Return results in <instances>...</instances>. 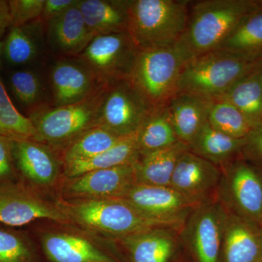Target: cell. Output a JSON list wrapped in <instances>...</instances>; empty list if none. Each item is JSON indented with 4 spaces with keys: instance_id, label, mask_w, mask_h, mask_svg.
Instances as JSON below:
<instances>
[{
    "instance_id": "40",
    "label": "cell",
    "mask_w": 262,
    "mask_h": 262,
    "mask_svg": "<svg viewBox=\"0 0 262 262\" xmlns=\"http://www.w3.org/2000/svg\"><path fill=\"white\" fill-rule=\"evenodd\" d=\"M177 262H189V261H187V258H186L185 256H184V255H183L182 257L179 258L178 261H177Z\"/></svg>"
},
{
    "instance_id": "27",
    "label": "cell",
    "mask_w": 262,
    "mask_h": 262,
    "mask_svg": "<svg viewBox=\"0 0 262 262\" xmlns=\"http://www.w3.org/2000/svg\"><path fill=\"white\" fill-rule=\"evenodd\" d=\"M140 158L136 136L122 138L113 147L89 159L64 165V177L71 178L93 171L134 165Z\"/></svg>"
},
{
    "instance_id": "21",
    "label": "cell",
    "mask_w": 262,
    "mask_h": 262,
    "mask_svg": "<svg viewBox=\"0 0 262 262\" xmlns=\"http://www.w3.org/2000/svg\"><path fill=\"white\" fill-rule=\"evenodd\" d=\"M219 262H262V225L228 213Z\"/></svg>"
},
{
    "instance_id": "26",
    "label": "cell",
    "mask_w": 262,
    "mask_h": 262,
    "mask_svg": "<svg viewBox=\"0 0 262 262\" xmlns=\"http://www.w3.org/2000/svg\"><path fill=\"white\" fill-rule=\"evenodd\" d=\"M244 139H235L215 130L208 122L189 144V151L221 167L238 158Z\"/></svg>"
},
{
    "instance_id": "10",
    "label": "cell",
    "mask_w": 262,
    "mask_h": 262,
    "mask_svg": "<svg viewBox=\"0 0 262 262\" xmlns=\"http://www.w3.org/2000/svg\"><path fill=\"white\" fill-rule=\"evenodd\" d=\"M10 139L19 180L57 199L64 177L59 151L35 139Z\"/></svg>"
},
{
    "instance_id": "20",
    "label": "cell",
    "mask_w": 262,
    "mask_h": 262,
    "mask_svg": "<svg viewBox=\"0 0 262 262\" xmlns=\"http://www.w3.org/2000/svg\"><path fill=\"white\" fill-rule=\"evenodd\" d=\"M45 25L39 19L10 27L2 46V61L13 69L42 67L47 63Z\"/></svg>"
},
{
    "instance_id": "3",
    "label": "cell",
    "mask_w": 262,
    "mask_h": 262,
    "mask_svg": "<svg viewBox=\"0 0 262 262\" xmlns=\"http://www.w3.org/2000/svg\"><path fill=\"white\" fill-rule=\"evenodd\" d=\"M189 0H131L128 33L141 50L173 47L187 27Z\"/></svg>"
},
{
    "instance_id": "6",
    "label": "cell",
    "mask_w": 262,
    "mask_h": 262,
    "mask_svg": "<svg viewBox=\"0 0 262 262\" xmlns=\"http://www.w3.org/2000/svg\"><path fill=\"white\" fill-rule=\"evenodd\" d=\"M108 84L79 102L46 106L28 115L37 132V140L60 151L85 131L97 126Z\"/></svg>"
},
{
    "instance_id": "15",
    "label": "cell",
    "mask_w": 262,
    "mask_h": 262,
    "mask_svg": "<svg viewBox=\"0 0 262 262\" xmlns=\"http://www.w3.org/2000/svg\"><path fill=\"white\" fill-rule=\"evenodd\" d=\"M151 220L181 229L199 206L170 187L135 184L122 196Z\"/></svg>"
},
{
    "instance_id": "29",
    "label": "cell",
    "mask_w": 262,
    "mask_h": 262,
    "mask_svg": "<svg viewBox=\"0 0 262 262\" xmlns=\"http://www.w3.org/2000/svg\"><path fill=\"white\" fill-rule=\"evenodd\" d=\"M218 50L248 61H262V5L243 19Z\"/></svg>"
},
{
    "instance_id": "2",
    "label": "cell",
    "mask_w": 262,
    "mask_h": 262,
    "mask_svg": "<svg viewBox=\"0 0 262 262\" xmlns=\"http://www.w3.org/2000/svg\"><path fill=\"white\" fill-rule=\"evenodd\" d=\"M29 227L47 262H125L115 239L72 222L39 221Z\"/></svg>"
},
{
    "instance_id": "22",
    "label": "cell",
    "mask_w": 262,
    "mask_h": 262,
    "mask_svg": "<svg viewBox=\"0 0 262 262\" xmlns=\"http://www.w3.org/2000/svg\"><path fill=\"white\" fill-rule=\"evenodd\" d=\"M213 101L177 92L165 106L169 122L179 140L189 144L208 122Z\"/></svg>"
},
{
    "instance_id": "1",
    "label": "cell",
    "mask_w": 262,
    "mask_h": 262,
    "mask_svg": "<svg viewBox=\"0 0 262 262\" xmlns=\"http://www.w3.org/2000/svg\"><path fill=\"white\" fill-rule=\"evenodd\" d=\"M261 5L257 0L192 1L187 27L174 46L186 61L217 51L243 19Z\"/></svg>"
},
{
    "instance_id": "16",
    "label": "cell",
    "mask_w": 262,
    "mask_h": 262,
    "mask_svg": "<svg viewBox=\"0 0 262 262\" xmlns=\"http://www.w3.org/2000/svg\"><path fill=\"white\" fill-rule=\"evenodd\" d=\"M46 79L53 107L79 102L105 85L77 58H51Z\"/></svg>"
},
{
    "instance_id": "42",
    "label": "cell",
    "mask_w": 262,
    "mask_h": 262,
    "mask_svg": "<svg viewBox=\"0 0 262 262\" xmlns=\"http://www.w3.org/2000/svg\"><path fill=\"white\" fill-rule=\"evenodd\" d=\"M261 225H262V224H261Z\"/></svg>"
},
{
    "instance_id": "18",
    "label": "cell",
    "mask_w": 262,
    "mask_h": 262,
    "mask_svg": "<svg viewBox=\"0 0 262 262\" xmlns=\"http://www.w3.org/2000/svg\"><path fill=\"white\" fill-rule=\"evenodd\" d=\"M79 2L44 24L46 46L52 58H76L94 38L84 22Z\"/></svg>"
},
{
    "instance_id": "7",
    "label": "cell",
    "mask_w": 262,
    "mask_h": 262,
    "mask_svg": "<svg viewBox=\"0 0 262 262\" xmlns=\"http://www.w3.org/2000/svg\"><path fill=\"white\" fill-rule=\"evenodd\" d=\"M186 60L173 47L141 50L129 80L152 108L165 106L178 92Z\"/></svg>"
},
{
    "instance_id": "24",
    "label": "cell",
    "mask_w": 262,
    "mask_h": 262,
    "mask_svg": "<svg viewBox=\"0 0 262 262\" xmlns=\"http://www.w3.org/2000/svg\"><path fill=\"white\" fill-rule=\"evenodd\" d=\"M37 67H40L13 69L8 76L10 92L27 112V116L51 106L46 74L37 70Z\"/></svg>"
},
{
    "instance_id": "33",
    "label": "cell",
    "mask_w": 262,
    "mask_h": 262,
    "mask_svg": "<svg viewBox=\"0 0 262 262\" xmlns=\"http://www.w3.org/2000/svg\"><path fill=\"white\" fill-rule=\"evenodd\" d=\"M2 46L0 41V135L8 139L37 140V132L27 116L20 113L10 99L1 75Z\"/></svg>"
},
{
    "instance_id": "5",
    "label": "cell",
    "mask_w": 262,
    "mask_h": 262,
    "mask_svg": "<svg viewBox=\"0 0 262 262\" xmlns=\"http://www.w3.org/2000/svg\"><path fill=\"white\" fill-rule=\"evenodd\" d=\"M261 63L220 50L194 57L183 66L178 92L215 101Z\"/></svg>"
},
{
    "instance_id": "36",
    "label": "cell",
    "mask_w": 262,
    "mask_h": 262,
    "mask_svg": "<svg viewBox=\"0 0 262 262\" xmlns=\"http://www.w3.org/2000/svg\"><path fill=\"white\" fill-rule=\"evenodd\" d=\"M10 139L0 135V187L19 182Z\"/></svg>"
},
{
    "instance_id": "14",
    "label": "cell",
    "mask_w": 262,
    "mask_h": 262,
    "mask_svg": "<svg viewBox=\"0 0 262 262\" xmlns=\"http://www.w3.org/2000/svg\"><path fill=\"white\" fill-rule=\"evenodd\" d=\"M135 184L134 165L93 170L63 178L57 199L72 201L121 198Z\"/></svg>"
},
{
    "instance_id": "25",
    "label": "cell",
    "mask_w": 262,
    "mask_h": 262,
    "mask_svg": "<svg viewBox=\"0 0 262 262\" xmlns=\"http://www.w3.org/2000/svg\"><path fill=\"white\" fill-rule=\"evenodd\" d=\"M189 150L187 144L179 141L166 149L141 157L134 164L136 184L170 187L179 160Z\"/></svg>"
},
{
    "instance_id": "4",
    "label": "cell",
    "mask_w": 262,
    "mask_h": 262,
    "mask_svg": "<svg viewBox=\"0 0 262 262\" xmlns=\"http://www.w3.org/2000/svg\"><path fill=\"white\" fill-rule=\"evenodd\" d=\"M58 201L70 222L108 238L120 239L155 227H171L151 220L121 198Z\"/></svg>"
},
{
    "instance_id": "41",
    "label": "cell",
    "mask_w": 262,
    "mask_h": 262,
    "mask_svg": "<svg viewBox=\"0 0 262 262\" xmlns=\"http://www.w3.org/2000/svg\"><path fill=\"white\" fill-rule=\"evenodd\" d=\"M261 70H262V67H261Z\"/></svg>"
},
{
    "instance_id": "28",
    "label": "cell",
    "mask_w": 262,
    "mask_h": 262,
    "mask_svg": "<svg viewBox=\"0 0 262 262\" xmlns=\"http://www.w3.org/2000/svg\"><path fill=\"white\" fill-rule=\"evenodd\" d=\"M262 63L235 82L219 99L235 106L255 127L262 125ZM216 101V100H215Z\"/></svg>"
},
{
    "instance_id": "17",
    "label": "cell",
    "mask_w": 262,
    "mask_h": 262,
    "mask_svg": "<svg viewBox=\"0 0 262 262\" xmlns=\"http://www.w3.org/2000/svg\"><path fill=\"white\" fill-rule=\"evenodd\" d=\"M180 229L155 227L115 239L125 262H177L183 256Z\"/></svg>"
},
{
    "instance_id": "39",
    "label": "cell",
    "mask_w": 262,
    "mask_h": 262,
    "mask_svg": "<svg viewBox=\"0 0 262 262\" xmlns=\"http://www.w3.org/2000/svg\"><path fill=\"white\" fill-rule=\"evenodd\" d=\"M10 26L11 20L9 3L7 0H0V41H2V38L5 35V33L8 32Z\"/></svg>"
},
{
    "instance_id": "31",
    "label": "cell",
    "mask_w": 262,
    "mask_h": 262,
    "mask_svg": "<svg viewBox=\"0 0 262 262\" xmlns=\"http://www.w3.org/2000/svg\"><path fill=\"white\" fill-rule=\"evenodd\" d=\"M0 262H47L29 230L0 226Z\"/></svg>"
},
{
    "instance_id": "35",
    "label": "cell",
    "mask_w": 262,
    "mask_h": 262,
    "mask_svg": "<svg viewBox=\"0 0 262 262\" xmlns=\"http://www.w3.org/2000/svg\"><path fill=\"white\" fill-rule=\"evenodd\" d=\"M10 27H20L40 18L46 0H10Z\"/></svg>"
},
{
    "instance_id": "11",
    "label": "cell",
    "mask_w": 262,
    "mask_h": 262,
    "mask_svg": "<svg viewBox=\"0 0 262 262\" xmlns=\"http://www.w3.org/2000/svg\"><path fill=\"white\" fill-rule=\"evenodd\" d=\"M44 220L70 222L53 196L20 181L0 187V225L15 228Z\"/></svg>"
},
{
    "instance_id": "13",
    "label": "cell",
    "mask_w": 262,
    "mask_h": 262,
    "mask_svg": "<svg viewBox=\"0 0 262 262\" xmlns=\"http://www.w3.org/2000/svg\"><path fill=\"white\" fill-rule=\"evenodd\" d=\"M129 79L108 84L98 125L120 138L136 136L152 110Z\"/></svg>"
},
{
    "instance_id": "37",
    "label": "cell",
    "mask_w": 262,
    "mask_h": 262,
    "mask_svg": "<svg viewBox=\"0 0 262 262\" xmlns=\"http://www.w3.org/2000/svg\"><path fill=\"white\" fill-rule=\"evenodd\" d=\"M239 157L262 168V125L254 127L245 137Z\"/></svg>"
},
{
    "instance_id": "34",
    "label": "cell",
    "mask_w": 262,
    "mask_h": 262,
    "mask_svg": "<svg viewBox=\"0 0 262 262\" xmlns=\"http://www.w3.org/2000/svg\"><path fill=\"white\" fill-rule=\"evenodd\" d=\"M208 122L215 130L235 139H244L256 127L235 106L223 100L213 101Z\"/></svg>"
},
{
    "instance_id": "38",
    "label": "cell",
    "mask_w": 262,
    "mask_h": 262,
    "mask_svg": "<svg viewBox=\"0 0 262 262\" xmlns=\"http://www.w3.org/2000/svg\"><path fill=\"white\" fill-rule=\"evenodd\" d=\"M77 1L78 0H46L39 20L43 24H46L48 20L58 16L73 6Z\"/></svg>"
},
{
    "instance_id": "8",
    "label": "cell",
    "mask_w": 262,
    "mask_h": 262,
    "mask_svg": "<svg viewBox=\"0 0 262 262\" xmlns=\"http://www.w3.org/2000/svg\"><path fill=\"white\" fill-rule=\"evenodd\" d=\"M215 198L231 214L262 224V169L242 158L221 167Z\"/></svg>"
},
{
    "instance_id": "12",
    "label": "cell",
    "mask_w": 262,
    "mask_h": 262,
    "mask_svg": "<svg viewBox=\"0 0 262 262\" xmlns=\"http://www.w3.org/2000/svg\"><path fill=\"white\" fill-rule=\"evenodd\" d=\"M139 52L128 32L115 33L96 36L76 58L108 84L129 79Z\"/></svg>"
},
{
    "instance_id": "23",
    "label": "cell",
    "mask_w": 262,
    "mask_h": 262,
    "mask_svg": "<svg viewBox=\"0 0 262 262\" xmlns=\"http://www.w3.org/2000/svg\"><path fill=\"white\" fill-rule=\"evenodd\" d=\"M131 0H80L84 22L95 37L128 32Z\"/></svg>"
},
{
    "instance_id": "32",
    "label": "cell",
    "mask_w": 262,
    "mask_h": 262,
    "mask_svg": "<svg viewBox=\"0 0 262 262\" xmlns=\"http://www.w3.org/2000/svg\"><path fill=\"white\" fill-rule=\"evenodd\" d=\"M121 139L107 129L97 125L81 134L58 151L65 165L101 154Z\"/></svg>"
},
{
    "instance_id": "19",
    "label": "cell",
    "mask_w": 262,
    "mask_h": 262,
    "mask_svg": "<svg viewBox=\"0 0 262 262\" xmlns=\"http://www.w3.org/2000/svg\"><path fill=\"white\" fill-rule=\"evenodd\" d=\"M221 176L220 166L189 150L179 160L170 187L200 205L215 198Z\"/></svg>"
},
{
    "instance_id": "9",
    "label": "cell",
    "mask_w": 262,
    "mask_h": 262,
    "mask_svg": "<svg viewBox=\"0 0 262 262\" xmlns=\"http://www.w3.org/2000/svg\"><path fill=\"white\" fill-rule=\"evenodd\" d=\"M227 215L215 198L192 211L179 232L183 254L188 261H220Z\"/></svg>"
},
{
    "instance_id": "30",
    "label": "cell",
    "mask_w": 262,
    "mask_h": 262,
    "mask_svg": "<svg viewBox=\"0 0 262 262\" xmlns=\"http://www.w3.org/2000/svg\"><path fill=\"white\" fill-rule=\"evenodd\" d=\"M136 139L140 158L180 141L169 122L165 106L151 110L136 134Z\"/></svg>"
}]
</instances>
